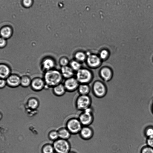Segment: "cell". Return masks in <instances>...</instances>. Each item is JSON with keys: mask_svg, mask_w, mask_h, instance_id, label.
<instances>
[{"mask_svg": "<svg viewBox=\"0 0 153 153\" xmlns=\"http://www.w3.org/2000/svg\"><path fill=\"white\" fill-rule=\"evenodd\" d=\"M62 77L60 71L53 69L45 72L43 79L45 85L53 87L61 83Z\"/></svg>", "mask_w": 153, "mask_h": 153, "instance_id": "obj_1", "label": "cell"}, {"mask_svg": "<svg viewBox=\"0 0 153 153\" xmlns=\"http://www.w3.org/2000/svg\"><path fill=\"white\" fill-rule=\"evenodd\" d=\"M92 99L88 95H79L75 102V107L77 110L81 111L91 107Z\"/></svg>", "mask_w": 153, "mask_h": 153, "instance_id": "obj_2", "label": "cell"}, {"mask_svg": "<svg viewBox=\"0 0 153 153\" xmlns=\"http://www.w3.org/2000/svg\"><path fill=\"white\" fill-rule=\"evenodd\" d=\"M78 118L83 126H90L94 119L93 108L91 107L81 111Z\"/></svg>", "mask_w": 153, "mask_h": 153, "instance_id": "obj_3", "label": "cell"}, {"mask_svg": "<svg viewBox=\"0 0 153 153\" xmlns=\"http://www.w3.org/2000/svg\"><path fill=\"white\" fill-rule=\"evenodd\" d=\"M82 126L78 117L71 118L66 124V128L72 134H78Z\"/></svg>", "mask_w": 153, "mask_h": 153, "instance_id": "obj_4", "label": "cell"}, {"mask_svg": "<svg viewBox=\"0 0 153 153\" xmlns=\"http://www.w3.org/2000/svg\"><path fill=\"white\" fill-rule=\"evenodd\" d=\"M54 148L57 153H68L70 152L71 145L67 140L61 139L56 142Z\"/></svg>", "mask_w": 153, "mask_h": 153, "instance_id": "obj_5", "label": "cell"}, {"mask_svg": "<svg viewBox=\"0 0 153 153\" xmlns=\"http://www.w3.org/2000/svg\"><path fill=\"white\" fill-rule=\"evenodd\" d=\"M92 77L91 73L88 69L81 68L77 71L76 78L79 82L82 84L87 83L90 81Z\"/></svg>", "mask_w": 153, "mask_h": 153, "instance_id": "obj_6", "label": "cell"}, {"mask_svg": "<svg viewBox=\"0 0 153 153\" xmlns=\"http://www.w3.org/2000/svg\"><path fill=\"white\" fill-rule=\"evenodd\" d=\"M92 91L94 96L99 98L103 97L107 93V89L105 85L99 81L95 82L93 87Z\"/></svg>", "mask_w": 153, "mask_h": 153, "instance_id": "obj_7", "label": "cell"}, {"mask_svg": "<svg viewBox=\"0 0 153 153\" xmlns=\"http://www.w3.org/2000/svg\"><path fill=\"white\" fill-rule=\"evenodd\" d=\"M94 131L90 126H82L79 135L82 139L88 140L91 139L94 135Z\"/></svg>", "mask_w": 153, "mask_h": 153, "instance_id": "obj_8", "label": "cell"}, {"mask_svg": "<svg viewBox=\"0 0 153 153\" xmlns=\"http://www.w3.org/2000/svg\"><path fill=\"white\" fill-rule=\"evenodd\" d=\"M79 82L76 78L71 77L67 79L64 85L66 90L72 92L78 89L79 86Z\"/></svg>", "mask_w": 153, "mask_h": 153, "instance_id": "obj_9", "label": "cell"}, {"mask_svg": "<svg viewBox=\"0 0 153 153\" xmlns=\"http://www.w3.org/2000/svg\"><path fill=\"white\" fill-rule=\"evenodd\" d=\"M6 80L7 85L10 87L15 88L20 85L21 77L16 74H11Z\"/></svg>", "mask_w": 153, "mask_h": 153, "instance_id": "obj_10", "label": "cell"}, {"mask_svg": "<svg viewBox=\"0 0 153 153\" xmlns=\"http://www.w3.org/2000/svg\"><path fill=\"white\" fill-rule=\"evenodd\" d=\"M86 59L88 65L92 68L97 67L101 63L99 56L95 54H88Z\"/></svg>", "mask_w": 153, "mask_h": 153, "instance_id": "obj_11", "label": "cell"}, {"mask_svg": "<svg viewBox=\"0 0 153 153\" xmlns=\"http://www.w3.org/2000/svg\"><path fill=\"white\" fill-rule=\"evenodd\" d=\"M41 65L43 70L46 72L53 69L55 66V62L52 58L47 57L43 59Z\"/></svg>", "mask_w": 153, "mask_h": 153, "instance_id": "obj_12", "label": "cell"}, {"mask_svg": "<svg viewBox=\"0 0 153 153\" xmlns=\"http://www.w3.org/2000/svg\"><path fill=\"white\" fill-rule=\"evenodd\" d=\"M30 85L33 90L38 91L42 89L45 84L43 79L36 77L32 80Z\"/></svg>", "mask_w": 153, "mask_h": 153, "instance_id": "obj_13", "label": "cell"}, {"mask_svg": "<svg viewBox=\"0 0 153 153\" xmlns=\"http://www.w3.org/2000/svg\"><path fill=\"white\" fill-rule=\"evenodd\" d=\"M11 70L9 67L4 63L0 65V76L1 79H6L11 74Z\"/></svg>", "mask_w": 153, "mask_h": 153, "instance_id": "obj_14", "label": "cell"}, {"mask_svg": "<svg viewBox=\"0 0 153 153\" xmlns=\"http://www.w3.org/2000/svg\"><path fill=\"white\" fill-rule=\"evenodd\" d=\"M74 70L68 65L62 67L60 72L63 76L68 79L72 77L74 74Z\"/></svg>", "mask_w": 153, "mask_h": 153, "instance_id": "obj_15", "label": "cell"}, {"mask_svg": "<svg viewBox=\"0 0 153 153\" xmlns=\"http://www.w3.org/2000/svg\"><path fill=\"white\" fill-rule=\"evenodd\" d=\"M100 74L103 79L108 81L112 77V72L111 70L109 68L104 67L101 70Z\"/></svg>", "mask_w": 153, "mask_h": 153, "instance_id": "obj_16", "label": "cell"}, {"mask_svg": "<svg viewBox=\"0 0 153 153\" xmlns=\"http://www.w3.org/2000/svg\"><path fill=\"white\" fill-rule=\"evenodd\" d=\"M78 90L79 95H88L90 91V88L88 85L85 84H82L79 85Z\"/></svg>", "mask_w": 153, "mask_h": 153, "instance_id": "obj_17", "label": "cell"}, {"mask_svg": "<svg viewBox=\"0 0 153 153\" xmlns=\"http://www.w3.org/2000/svg\"><path fill=\"white\" fill-rule=\"evenodd\" d=\"M53 91L55 94L60 96L63 94L66 90L64 85L60 83L53 87Z\"/></svg>", "mask_w": 153, "mask_h": 153, "instance_id": "obj_18", "label": "cell"}, {"mask_svg": "<svg viewBox=\"0 0 153 153\" xmlns=\"http://www.w3.org/2000/svg\"><path fill=\"white\" fill-rule=\"evenodd\" d=\"M58 134L59 137L62 139L65 140L69 139L72 134L66 128L60 130L58 132Z\"/></svg>", "mask_w": 153, "mask_h": 153, "instance_id": "obj_19", "label": "cell"}, {"mask_svg": "<svg viewBox=\"0 0 153 153\" xmlns=\"http://www.w3.org/2000/svg\"><path fill=\"white\" fill-rule=\"evenodd\" d=\"M12 33L11 29L9 27H6L3 28L1 31V37L6 39L10 38Z\"/></svg>", "mask_w": 153, "mask_h": 153, "instance_id": "obj_20", "label": "cell"}, {"mask_svg": "<svg viewBox=\"0 0 153 153\" xmlns=\"http://www.w3.org/2000/svg\"><path fill=\"white\" fill-rule=\"evenodd\" d=\"M32 80L26 76H23L21 77L20 85L24 87H27L30 85Z\"/></svg>", "mask_w": 153, "mask_h": 153, "instance_id": "obj_21", "label": "cell"}, {"mask_svg": "<svg viewBox=\"0 0 153 153\" xmlns=\"http://www.w3.org/2000/svg\"><path fill=\"white\" fill-rule=\"evenodd\" d=\"M70 67L74 71H77L81 68V64L79 62L76 60H73L70 63Z\"/></svg>", "mask_w": 153, "mask_h": 153, "instance_id": "obj_22", "label": "cell"}, {"mask_svg": "<svg viewBox=\"0 0 153 153\" xmlns=\"http://www.w3.org/2000/svg\"><path fill=\"white\" fill-rule=\"evenodd\" d=\"M75 57L76 60L79 62H82L86 59V55L83 52L79 51L75 54Z\"/></svg>", "mask_w": 153, "mask_h": 153, "instance_id": "obj_23", "label": "cell"}, {"mask_svg": "<svg viewBox=\"0 0 153 153\" xmlns=\"http://www.w3.org/2000/svg\"><path fill=\"white\" fill-rule=\"evenodd\" d=\"M145 133L147 137L153 136V127L148 126L145 131Z\"/></svg>", "mask_w": 153, "mask_h": 153, "instance_id": "obj_24", "label": "cell"}, {"mask_svg": "<svg viewBox=\"0 0 153 153\" xmlns=\"http://www.w3.org/2000/svg\"><path fill=\"white\" fill-rule=\"evenodd\" d=\"M140 153H153V148L147 146H144L141 149Z\"/></svg>", "mask_w": 153, "mask_h": 153, "instance_id": "obj_25", "label": "cell"}, {"mask_svg": "<svg viewBox=\"0 0 153 153\" xmlns=\"http://www.w3.org/2000/svg\"><path fill=\"white\" fill-rule=\"evenodd\" d=\"M108 51L107 50L103 49L100 51L99 57L101 59H104L108 57Z\"/></svg>", "mask_w": 153, "mask_h": 153, "instance_id": "obj_26", "label": "cell"}, {"mask_svg": "<svg viewBox=\"0 0 153 153\" xmlns=\"http://www.w3.org/2000/svg\"><path fill=\"white\" fill-rule=\"evenodd\" d=\"M38 103L37 101L35 99L30 100L28 102L29 106L32 108H35L37 106Z\"/></svg>", "mask_w": 153, "mask_h": 153, "instance_id": "obj_27", "label": "cell"}, {"mask_svg": "<svg viewBox=\"0 0 153 153\" xmlns=\"http://www.w3.org/2000/svg\"><path fill=\"white\" fill-rule=\"evenodd\" d=\"M53 149L51 146H47L45 147L43 149V153H53Z\"/></svg>", "mask_w": 153, "mask_h": 153, "instance_id": "obj_28", "label": "cell"}, {"mask_svg": "<svg viewBox=\"0 0 153 153\" xmlns=\"http://www.w3.org/2000/svg\"><path fill=\"white\" fill-rule=\"evenodd\" d=\"M69 63L68 59L65 57H62L59 60V63L62 66H67Z\"/></svg>", "mask_w": 153, "mask_h": 153, "instance_id": "obj_29", "label": "cell"}, {"mask_svg": "<svg viewBox=\"0 0 153 153\" xmlns=\"http://www.w3.org/2000/svg\"><path fill=\"white\" fill-rule=\"evenodd\" d=\"M146 143L147 146L153 148V136L147 137Z\"/></svg>", "mask_w": 153, "mask_h": 153, "instance_id": "obj_30", "label": "cell"}, {"mask_svg": "<svg viewBox=\"0 0 153 153\" xmlns=\"http://www.w3.org/2000/svg\"><path fill=\"white\" fill-rule=\"evenodd\" d=\"M7 43L6 39L1 37L0 39V47L1 48H3L5 47Z\"/></svg>", "mask_w": 153, "mask_h": 153, "instance_id": "obj_31", "label": "cell"}, {"mask_svg": "<svg viewBox=\"0 0 153 153\" xmlns=\"http://www.w3.org/2000/svg\"><path fill=\"white\" fill-rule=\"evenodd\" d=\"M50 136L51 139H56L59 137L58 133L55 131L52 132L50 134Z\"/></svg>", "mask_w": 153, "mask_h": 153, "instance_id": "obj_32", "label": "cell"}, {"mask_svg": "<svg viewBox=\"0 0 153 153\" xmlns=\"http://www.w3.org/2000/svg\"><path fill=\"white\" fill-rule=\"evenodd\" d=\"M6 85H7V82L6 79H1L0 81V88H4Z\"/></svg>", "mask_w": 153, "mask_h": 153, "instance_id": "obj_33", "label": "cell"}, {"mask_svg": "<svg viewBox=\"0 0 153 153\" xmlns=\"http://www.w3.org/2000/svg\"><path fill=\"white\" fill-rule=\"evenodd\" d=\"M23 4L26 7H29L30 5L32 3L31 0H24Z\"/></svg>", "mask_w": 153, "mask_h": 153, "instance_id": "obj_34", "label": "cell"}, {"mask_svg": "<svg viewBox=\"0 0 153 153\" xmlns=\"http://www.w3.org/2000/svg\"><path fill=\"white\" fill-rule=\"evenodd\" d=\"M152 113H153V103H152Z\"/></svg>", "mask_w": 153, "mask_h": 153, "instance_id": "obj_35", "label": "cell"}, {"mask_svg": "<svg viewBox=\"0 0 153 153\" xmlns=\"http://www.w3.org/2000/svg\"><path fill=\"white\" fill-rule=\"evenodd\" d=\"M68 153H76V152H71L70 151Z\"/></svg>", "mask_w": 153, "mask_h": 153, "instance_id": "obj_36", "label": "cell"}]
</instances>
